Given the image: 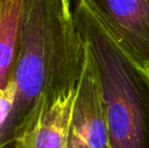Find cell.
Listing matches in <instances>:
<instances>
[{
  "label": "cell",
  "instance_id": "1",
  "mask_svg": "<svg viewBox=\"0 0 149 148\" xmlns=\"http://www.w3.org/2000/svg\"><path fill=\"white\" fill-rule=\"evenodd\" d=\"M85 44L71 0H24L17 55L11 79L15 104L10 144L42 110L76 90Z\"/></svg>",
  "mask_w": 149,
  "mask_h": 148
},
{
  "label": "cell",
  "instance_id": "2",
  "mask_svg": "<svg viewBox=\"0 0 149 148\" xmlns=\"http://www.w3.org/2000/svg\"><path fill=\"white\" fill-rule=\"evenodd\" d=\"M73 14L97 67L110 147L149 148V71L126 52L82 0Z\"/></svg>",
  "mask_w": 149,
  "mask_h": 148
},
{
  "label": "cell",
  "instance_id": "3",
  "mask_svg": "<svg viewBox=\"0 0 149 148\" xmlns=\"http://www.w3.org/2000/svg\"><path fill=\"white\" fill-rule=\"evenodd\" d=\"M66 148H111L97 67L85 45V63L73 101Z\"/></svg>",
  "mask_w": 149,
  "mask_h": 148
},
{
  "label": "cell",
  "instance_id": "6",
  "mask_svg": "<svg viewBox=\"0 0 149 148\" xmlns=\"http://www.w3.org/2000/svg\"><path fill=\"white\" fill-rule=\"evenodd\" d=\"M24 0H0V89L13 73L19 42Z\"/></svg>",
  "mask_w": 149,
  "mask_h": 148
},
{
  "label": "cell",
  "instance_id": "4",
  "mask_svg": "<svg viewBox=\"0 0 149 148\" xmlns=\"http://www.w3.org/2000/svg\"><path fill=\"white\" fill-rule=\"evenodd\" d=\"M136 62L149 71V0H82Z\"/></svg>",
  "mask_w": 149,
  "mask_h": 148
},
{
  "label": "cell",
  "instance_id": "5",
  "mask_svg": "<svg viewBox=\"0 0 149 148\" xmlns=\"http://www.w3.org/2000/svg\"><path fill=\"white\" fill-rule=\"evenodd\" d=\"M76 90L40 112L13 140L10 148H66L69 121Z\"/></svg>",
  "mask_w": 149,
  "mask_h": 148
},
{
  "label": "cell",
  "instance_id": "7",
  "mask_svg": "<svg viewBox=\"0 0 149 148\" xmlns=\"http://www.w3.org/2000/svg\"><path fill=\"white\" fill-rule=\"evenodd\" d=\"M0 148H10V146H3V147H0Z\"/></svg>",
  "mask_w": 149,
  "mask_h": 148
}]
</instances>
